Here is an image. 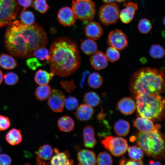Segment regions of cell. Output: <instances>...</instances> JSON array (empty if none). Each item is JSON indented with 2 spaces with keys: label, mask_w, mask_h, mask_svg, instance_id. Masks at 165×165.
Listing matches in <instances>:
<instances>
[{
  "label": "cell",
  "mask_w": 165,
  "mask_h": 165,
  "mask_svg": "<svg viewBox=\"0 0 165 165\" xmlns=\"http://www.w3.org/2000/svg\"><path fill=\"white\" fill-rule=\"evenodd\" d=\"M84 32L87 38L93 40H97L101 36L103 31L100 24L96 21H91L86 26Z\"/></svg>",
  "instance_id": "2e32d148"
},
{
  "label": "cell",
  "mask_w": 165,
  "mask_h": 165,
  "mask_svg": "<svg viewBox=\"0 0 165 165\" xmlns=\"http://www.w3.org/2000/svg\"><path fill=\"white\" fill-rule=\"evenodd\" d=\"M101 143L105 148L115 156H120L124 154L128 147L126 139L112 136L106 137L101 141Z\"/></svg>",
  "instance_id": "ba28073f"
},
{
  "label": "cell",
  "mask_w": 165,
  "mask_h": 165,
  "mask_svg": "<svg viewBox=\"0 0 165 165\" xmlns=\"http://www.w3.org/2000/svg\"></svg>",
  "instance_id": "db71d44e"
},
{
  "label": "cell",
  "mask_w": 165,
  "mask_h": 165,
  "mask_svg": "<svg viewBox=\"0 0 165 165\" xmlns=\"http://www.w3.org/2000/svg\"><path fill=\"white\" fill-rule=\"evenodd\" d=\"M77 155L79 165H94L96 163V155L93 151L86 149H80Z\"/></svg>",
  "instance_id": "e0dca14e"
},
{
  "label": "cell",
  "mask_w": 165,
  "mask_h": 165,
  "mask_svg": "<svg viewBox=\"0 0 165 165\" xmlns=\"http://www.w3.org/2000/svg\"><path fill=\"white\" fill-rule=\"evenodd\" d=\"M72 8L76 19L84 21L91 20L96 13L95 4L90 0H73Z\"/></svg>",
  "instance_id": "52a82bcc"
},
{
  "label": "cell",
  "mask_w": 165,
  "mask_h": 165,
  "mask_svg": "<svg viewBox=\"0 0 165 165\" xmlns=\"http://www.w3.org/2000/svg\"><path fill=\"white\" fill-rule=\"evenodd\" d=\"M102 1L105 3H112L115 1V0H102Z\"/></svg>",
  "instance_id": "f907efd6"
},
{
  "label": "cell",
  "mask_w": 165,
  "mask_h": 165,
  "mask_svg": "<svg viewBox=\"0 0 165 165\" xmlns=\"http://www.w3.org/2000/svg\"><path fill=\"white\" fill-rule=\"evenodd\" d=\"M84 145L88 148H93L96 144L94 137V131L93 128L90 126L86 127L83 130Z\"/></svg>",
  "instance_id": "7402d4cb"
},
{
  "label": "cell",
  "mask_w": 165,
  "mask_h": 165,
  "mask_svg": "<svg viewBox=\"0 0 165 165\" xmlns=\"http://www.w3.org/2000/svg\"><path fill=\"white\" fill-rule=\"evenodd\" d=\"M81 49L85 54L90 55L97 51V46L94 40L89 38L82 42L81 44Z\"/></svg>",
  "instance_id": "4316f807"
},
{
  "label": "cell",
  "mask_w": 165,
  "mask_h": 165,
  "mask_svg": "<svg viewBox=\"0 0 165 165\" xmlns=\"http://www.w3.org/2000/svg\"><path fill=\"white\" fill-rule=\"evenodd\" d=\"M4 40L8 52L21 58L33 56L36 50L46 47L48 43L47 35L41 26L35 22L28 25L18 20L9 25Z\"/></svg>",
  "instance_id": "6da1fadb"
},
{
  "label": "cell",
  "mask_w": 165,
  "mask_h": 165,
  "mask_svg": "<svg viewBox=\"0 0 165 165\" xmlns=\"http://www.w3.org/2000/svg\"><path fill=\"white\" fill-rule=\"evenodd\" d=\"M94 113L93 108L86 104L80 105L77 107L75 115L81 121H87L91 119Z\"/></svg>",
  "instance_id": "ffe728a7"
},
{
  "label": "cell",
  "mask_w": 165,
  "mask_h": 165,
  "mask_svg": "<svg viewBox=\"0 0 165 165\" xmlns=\"http://www.w3.org/2000/svg\"><path fill=\"white\" fill-rule=\"evenodd\" d=\"M87 82L90 87L93 88H97L102 85L103 82V78L99 74L94 72L89 75Z\"/></svg>",
  "instance_id": "4dcf8cb0"
},
{
  "label": "cell",
  "mask_w": 165,
  "mask_h": 165,
  "mask_svg": "<svg viewBox=\"0 0 165 165\" xmlns=\"http://www.w3.org/2000/svg\"><path fill=\"white\" fill-rule=\"evenodd\" d=\"M85 103L92 107L98 105L100 102L99 95L96 93L90 91L86 93L83 97Z\"/></svg>",
  "instance_id": "f546056e"
},
{
  "label": "cell",
  "mask_w": 165,
  "mask_h": 165,
  "mask_svg": "<svg viewBox=\"0 0 165 165\" xmlns=\"http://www.w3.org/2000/svg\"><path fill=\"white\" fill-rule=\"evenodd\" d=\"M158 128L148 132H141L137 136L138 145L148 156H157L164 150V141L159 132Z\"/></svg>",
  "instance_id": "5b68a950"
},
{
  "label": "cell",
  "mask_w": 165,
  "mask_h": 165,
  "mask_svg": "<svg viewBox=\"0 0 165 165\" xmlns=\"http://www.w3.org/2000/svg\"><path fill=\"white\" fill-rule=\"evenodd\" d=\"M20 21L25 24L30 25L35 22V18L34 14L29 11H24L21 12L19 15Z\"/></svg>",
  "instance_id": "836d02e7"
},
{
  "label": "cell",
  "mask_w": 165,
  "mask_h": 165,
  "mask_svg": "<svg viewBox=\"0 0 165 165\" xmlns=\"http://www.w3.org/2000/svg\"><path fill=\"white\" fill-rule=\"evenodd\" d=\"M133 125L141 132L151 131L156 128H159V126H154L150 119L141 116L137 118L134 121Z\"/></svg>",
  "instance_id": "d6986e66"
},
{
  "label": "cell",
  "mask_w": 165,
  "mask_h": 165,
  "mask_svg": "<svg viewBox=\"0 0 165 165\" xmlns=\"http://www.w3.org/2000/svg\"><path fill=\"white\" fill-rule=\"evenodd\" d=\"M52 90L51 87L48 85H40L36 89V97L40 101L45 100L48 98Z\"/></svg>",
  "instance_id": "83f0119b"
},
{
  "label": "cell",
  "mask_w": 165,
  "mask_h": 165,
  "mask_svg": "<svg viewBox=\"0 0 165 165\" xmlns=\"http://www.w3.org/2000/svg\"><path fill=\"white\" fill-rule=\"evenodd\" d=\"M11 161L10 157L7 154H0V165H10Z\"/></svg>",
  "instance_id": "f6af8a7d"
},
{
  "label": "cell",
  "mask_w": 165,
  "mask_h": 165,
  "mask_svg": "<svg viewBox=\"0 0 165 165\" xmlns=\"http://www.w3.org/2000/svg\"><path fill=\"white\" fill-rule=\"evenodd\" d=\"M20 8L17 0H0V28L10 24Z\"/></svg>",
  "instance_id": "8992f818"
},
{
  "label": "cell",
  "mask_w": 165,
  "mask_h": 165,
  "mask_svg": "<svg viewBox=\"0 0 165 165\" xmlns=\"http://www.w3.org/2000/svg\"><path fill=\"white\" fill-rule=\"evenodd\" d=\"M130 89L133 95L160 94L165 89L164 73L155 68L141 69L132 77Z\"/></svg>",
  "instance_id": "3957f363"
},
{
  "label": "cell",
  "mask_w": 165,
  "mask_h": 165,
  "mask_svg": "<svg viewBox=\"0 0 165 165\" xmlns=\"http://www.w3.org/2000/svg\"></svg>",
  "instance_id": "11a10c76"
},
{
  "label": "cell",
  "mask_w": 165,
  "mask_h": 165,
  "mask_svg": "<svg viewBox=\"0 0 165 165\" xmlns=\"http://www.w3.org/2000/svg\"><path fill=\"white\" fill-rule=\"evenodd\" d=\"M7 142L12 145H15L20 143L22 140V136L19 129L13 128L8 132L6 135Z\"/></svg>",
  "instance_id": "484cf974"
},
{
  "label": "cell",
  "mask_w": 165,
  "mask_h": 165,
  "mask_svg": "<svg viewBox=\"0 0 165 165\" xmlns=\"http://www.w3.org/2000/svg\"><path fill=\"white\" fill-rule=\"evenodd\" d=\"M165 17H164L163 18V24L164 25L165 24Z\"/></svg>",
  "instance_id": "f5cc1de1"
},
{
  "label": "cell",
  "mask_w": 165,
  "mask_h": 165,
  "mask_svg": "<svg viewBox=\"0 0 165 165\" xmlns=\"http://www.w3.org/2000/svg\"><path fill=\"white\" fill-rule=\"evenodd\" d=\"M105 55L108 60L112 62L117 61L120 57L118 50L111 46L108 47L107 49Z\"/></svg>",
  "instance_id": "f35d334b"
},
{
  "label": "cell",
  "mask_w": 165,
  "mask_h": 165,
  "mask_svg": "<svg viewBox=\"0 0 165 165\" xmlns=\"http://www.w3.org/2000/svg\"><path fill=\"white\" fill-rule=\"evenodd\" d=\"M31 6L42 14L44 13L50 8L46 0H31Z\"/></svg>",
  "instance_id": "d6a6232c"
},
{
  "label": "cell",
  "mask_w": 165,
  "mask_h": 165,
  "mask_svg": "<svg viewBox=\"0 0 165 165\" xmlns=\"http://www.w3.org/2000/svg\"><path fill=\"white\" fill-rule=\"evenodd\" d=\"M149 53L151 56L156 59L161 58L165 55V52L164 48L158 45H153L150 48Z\"/></svg>",
  "instance_id": "d590c367"
},
{
  "label": "cell",
  "mask_w": 165,
  "mask_h": 165,
  "mask_svg": "<svg viewBox=\"0 0 165 165\" xmlns=\"http://www.w3.org/2000/svg\"><path fill=\"white\" fill-rule=\"evenodd\" d=\"M120 164L123 165H143V163L141 160L139 161H135L133 160H128L127 161L123 158L121 160L120 162Z\"/></svg>",
  "instance_id": "bcb514c9"
},
{
  "label": "cell",
  "mask_w": 165,
  "mask_h": 165,
  "mask_svg": "<svg viewBox=\"0 0 165 165\" xmlns=\"http://www.w3.org/2000/svg\"><path fill=\"white\" fill-rule=\"evenodd\" d=\"M125 8L119 12V16L122 22L124 24L130 22L134 18L135 11L138 8V5L133 2L124 4Z\"/></svg>",
  "instance_id": "5bb4252c"
},
{
  "label": "cell",
  "mask_w": 165,
  "mask_h": 165,
  "mask_svg": "<svg viewBox=\"0 0 165 165\" xmlns=\"http://www.w3.org/2000/svg\"><path fill=\"white\" fill-rule=\"evenodd\" d=\"M49 51L50 71L54 75L66 77L79 68L81 57L78 47L70 39L57 38L52 44Z\"/></svg>",
  "instance_id": "7a4b0ae2"
},
{
  "label": "cell",
  "mask_w": 165,
  "mask_h": 165,
  "mask_svg": "<svg viewBox=\"0 0 165 165\" xmlns=\"http://www.w3.org/2000/svg\"><path fill=\"white\" fill-rule=\"evenodd\" d=\"M107 42L110 46L114 47L118 50H122L128 46L125 35L121 31L117 29L109 33Z\"/></svg>",
  "instance_id": "30bf717a"
},
{
  "label": "cell",
  "mask_w": 165,
  "mask_h": 165,
  "mask_svg": "<svg viewBox=\"0 0 165 165\" xmlns=\"http://www.w3.org/2000/svg\"><path fill=\"white\" fill-rule=\"evenodd\" d=\"M61 87L68 92L71 93L72 92L76 87L74 80L71 81H62L61 82Z\"/></svg>",
  "instance_id": "7bdbcfd3"
},
{
  "label": "cell",
  "mask_w": 165,
  "mask_h": 165,
  "mask_svg": "<svg viewBox=\"0 0 165 165\" xmlns=\"http://www.w3.org/2000/svg\"><path fill=\"white\" fill-rule=\"evenodd\" d=\"M26 64L31 70H34L42 65L36 58L31 57L28 59L26 61Z\"/></svg>",
  "instance_id": "b9f144b4"
},
{
  "label": "cell",
  "mask_w": 165,
  "mask_h": 165,
  "mask_svg": "<svg viewBox=\"0 0 165 165\" xmlns=\"http://www.w3.org/2000/svg\"><path fill=\"white\" fill-rule=\"evenodd\" d=\"M126 0H115V1L118 2H122L125 1Z\"/></svg>",
  "instance_id": "816d5d0a"
},
{
  "label": "cell",
  "mask_w": 165,
  "mask_h": 165,
  "mask_svg": "<svg viewBox=\"0 0 165 165\" xmlns=\"http://www.w3.org/2000/svg\"><path fill=\"white\" fill-rule=\"evenodd\" d=\"M119 13L118 6L115 3H107L102 6L99 11L101 22L108 25L115 23L117 21Z\"/></svg>",
  "instance_id": "9c48e42d"
},
{
  "label": "cell",
  "mask_w": 165,
  "mask_h": 165,
  "mask_svg": "<svg viewBox=\"0 0 165 165\" xmlns=\"http://www.w3.org/2000/svg\"><path fill=\"white\" fill-rule=\"evenodd\" d=\"M152 24L150 21L146 18L141 19L139 22L138 28L140 32L143 34H147L151 30Z\"/></svg>",
  "instance_id": "74e56055"
},
{
  "label": "cell",
  "mask_w": 165,
  "mask_h": 165,
  "mask_svg": "<svg viewBox=\"0 0 165 165\" xmlns=\"http://www.w3.org/2000/svg\"><path fill=\"white\" fill-rule=\"evenodd\" d=\"M64 105L68 109L73 111L78 107L79 102L75 97L69 96L65 99Z\"/></svg>",
  "instance_id": "ab89813d"
},
{
  "label": "cell",
  "mask_w": 165,
  "mask_h": 165,
  "mask_svg": "<svg viewBox=\"0 0 165 165\" xmlns=\"http://www.w3.org/2000/svg\"><path fill=\"white\" fill-rule=\"evenodd\" d=\"M54 75V73L51 72L49 73L45 70L40 69L35 74V82L39 85H47Z\"/></svg>",
  "instance_id": "603a6c76"
},
{
  "label": "cell",
  "mask_w": 165,
  "mask_h": 165,
  "mask_svg": "<svg viewBox=\"0 0 165 165\" xmlns=\"http://www.w3.org/2000/svg\"><path fill=\"white\" fill-rule=\"evenodd\" d=\"M75 123L73 119L68 116L61 117L58 121V125L61 131L68 132L73 129Z\"/></svg>",
  "instance_id": "cb8c5ba5"
},
{
  "label": "cell",
  "mask_w": 165,
  "mask_h": 165,
  "mask_svg": "<svg viewBox=\"0 0 165 165\" xmlns=\"http://www.w3.org/2000/svg\"><path fill=\"white\" fill-rule=\"evenodd\" d=\"M65 99V96L61 91L53 89L48 97V104L53 112H61L64 107Z\"/></svg>",
  "instance_id": "8fae6325"
},
{
  "label": "cell",
  "mask_w": 165,
  "mask_h": 165,
  "mask_svg": "<svg viewBox=\"0 0 165 165\" xmlns=\"http://www.w3.org/2000/svg\"><path fill=\"white\" fill-rule=\"evenodd\" d=\"M10 125V121L9 118L0 115V130H4L7 129Z\"/></svg>",
  "instance_id": "ee69618b"
},
{
  "label": "cell",
  "mask_w": 165,
  "mask_h": 165,
  "mask_svg": "<svg viewBox=\"0 0 165 165\" xmlns=\"http://www.w3.org/2000/svg\"><path fill=\"white\" fill-rule=\"evenodd\" d=\"M96 163L97 164L100 165H112L113 160L110 154L106 152H102L98 154Z\"/></svg>",
  "instance_id": "e575fe53"
},
{
  "label": "cell",
  "mask_w": 165,
  "mask_h": 165,
  "mask_svg": "<svg viewBox=\"0 0 165 165\" xmlns=\"http://www.w3.org/2000/svg\"><path fill=\"white\" fill-rule=\"evenodd\" d=\"M17 65L15 59L11 55L3 53L0 55V66L6 70L15 68Z\"/></svg>",
  "instance_id": "d4e9b609"
},
{
  "label": "cell",
  "mask_w": 165,
  "mask_h": 165,
  "mask_svg": "<svg viewBox=\"0 0 165 165\" xmlns=\"http://www.w3.org/2000/svg\"><path fill=\"white\" fill-rule=\"evenodd\" d=\"M127 150L129 155L132 160H140L143 157L144 152L139 146L135 145L128 147Z\"/></svg>",
  "instance_id": "1f68e13d"
},
{
  "label": "cell",
  "mask_w": 165,
  "mask_h": 165,
  "mask_svg": "<svg viewBox=\"0 0 165 165\" xmlns=\"http://www.w3.org/2000/svg\"><path fill=\"white\" fill-rule=\"evenodd\" d=\"M76 18L72 8L65 6L61 8L57 14V20L61 25L71 26L74 24Z\"/></svg>",
  "instance_id": "7c38bea8"
},
{
  "label": "cell",
  "mask_w": 165,
  "mask_h": 165,
  "mask_svg": "<svg viewBox=\"0 0 165 165\" xmlns=\"http://www.w3.org/2000/svg\"><path fill=\"white\" fill-rule=\"evenodd\" d=\"M138 113L141 117L150 119L158 118L165 106V100L160 94L133 95Z\"/></svg>",
  "instance_id": "277c9868"
},
{
  "label": "cell",
  "mask_w": 165,
  "mask_h": 165,
  "mask_svg": "<svg viewBox=\"0 0 165 165\" xmlns=\"http://www.w3.org/2000/svg\"><path fill=\"white\" fill-rule=\"evenodd\" d=\"M130 125L127 121L124 120H119L115 123L114 130L116 134L121 136L127 135L130 130Z\"/></svg>",
  "instance_id": "f1b7e54d"
},
{
  "label": "cell",
  "mask_w": 165,
  "mask_h": 165,
  "mask_svg": "<svg viewBox=\"0 0 165 165\" xmlns=\"http://www.w3.org/2000/svg\"><path fill=\"white\" fill-rule=\"evenodd\" d=\"M53 150L50 145L48 144L41 146L36 152L37 154L36 163L38 165H47V161L51 159Z\"/></svg>",
  "instance_id": "4fadbf2b"
},
{
  "label": "cell",
  "mask_w": 165,
  "mask_h": 165,
  "mask_svg": "<svg viewBox=\"0 0 165 165\" xmlns=\"http://www.w3.org/2000/svg\"><path fill=\"white\" fill-rule=\"evenodd\" d=\"M118 106L120 112L125 115L132 114L136 108L134 101L128 97H124L120 100L118 103Z\"/></svg>",
  "instance_id": "44dd1931"
},
{
  "label": "cell",
  "mask_w": 165,
  "mask_h": 165,
  "mask_svg": "<svg viewBox=\"0 0 165 165\" xmlns=\"http://www.w3.org/2000/svg\"><path fill=\"white\" fill-rule=\"evenodd\" d=\"M149 164L150 165H161V164L159 162L154 161L152 160L150 161Z\"/></svg>",
  "instance_id": "c3c4849f"
},
{
  "label": "cell",
  "mask_w": 165,
  "mask_h": 165,
  "mask_svg": "<svg viewBox=\"0 0 165 165\" xmlns=\"http://www.w3.org/2000/svg\"><path fill=\"white\" fill-rule=\"evenodd\" d=\"M5 83L9 85H13L16 84L19 80V77L16 74L9 72L4 76Z\"/></svg>",
  "instance_id": "60d3db41"
},
{
  "label": "cell",
  "mask_w": 165,
  "mask_h": 165,
  "mask_svg": "<svg viewBox=\"0 0 165 165\" xmlns=\"http://www.w3.org/2000/svg\"><path fill=\"white\" fill-rule=\"evenodd\" d=\"M90 61L93 68L97 70H100L107 66L108 60L102 52L97 51L91 57Z\"/></svg>",
  "instance_id": "ac0fdd59"
},
{
  "label": "cell",
  "mask_w": 165,
  "mask_h": 165,
  "mask_svg": "<svg viewBox=\"0 0 165 165\" xmlns=\"http://www.w3.org/2000/svg\"><path fill=\"white\" fill-rule=\"evenodd\" d=\"M3 75L2 71L0 69V85L2 83L3 80Z\"/></svg>",
  "instance_id": "681fc988"
},
{
  "label": "cell",
  "mask_w": 165,
  "mask_h": 165,
  "mask_svg": "<svg viewBox=\"0 0 165 165\" xmlns=\"http://www.w3.org/2000/svg\"><path fill=\"white\" fill-rule=\"evenodd\" d=\"M33 56H35L39 60H46L49 62L50 59L49 51L46 47L38 48L34 51Z\"/></svg>",
  "instance_id": "8d00e7d4"
},
{
  "label": "cell",
  "mask_w": 165,
  "mask_h": 165,
  "mask_svg": "<svg viewBox=\"0 0 165 165\" xmlns=\"http://www.w3.org/2000/svg\"><path fill=\"white\" fill-rule=\"evenodd\" d=\"M54 151L55 154L51 159V164L66 165L74 164V160L71 158L70 153L68 150L61 152L57 148H55Z\"/></svg>",
  "instance_id": "9a60e30c"
},
{
  "label": "cell",
  "mask_w": 165,
  "mask_h": 165,
  "mask_svg": "<svg viewBox=\"0 0 165 165\" xmlns=\"http://www.w3.org/2000/svg\"><path fill=\"white\" fill-rule=\"evenodd\" d=\"M17 1L19 5L23 7L21 12L24 11L27 8L31 6V0H17Z\"/></svg>",
  "instance_id": "7dc6e473"
}]
</instances>
